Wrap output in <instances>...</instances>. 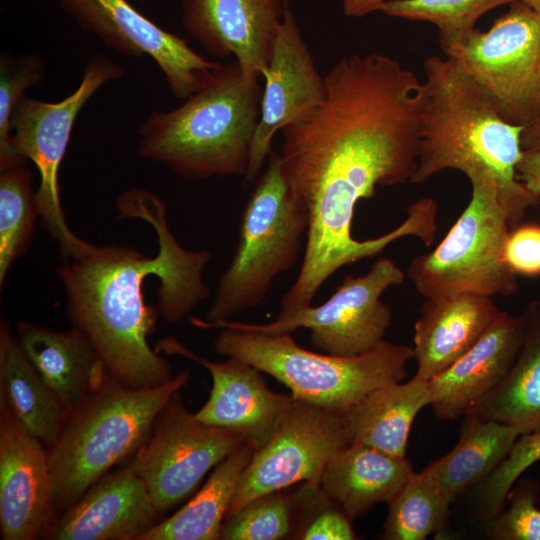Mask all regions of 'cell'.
<instances>
[{"mask_svg": "<svg viewBox=\"0 0 540 540\" xmlns=\"http://www.w3.org/2000/svg\"><path fill=\"white\" fill-rule=\"evenodd\" d=\"M324 100L282 132V169L309 226L296 280L281 312L311 305L341 267L373 257L408 236L432 232L427 213L412 206L392 231L367 240L352 235L355 207L377 186L403 184L417 168L425 83L386 55L352 53L324 76Z\"/></svg>", "mask_w": 540, "mask_h": 540, "instance_id": "cell-1", "label": "cell"}, {"mask_svg": "<svg viewBox=\"0 0 540 540\" xmlns=\"http://www.w3.org/2000/svg\"><path fill=\"white\" fill-rule=\"evenodd\" d=\"M116 208L121 219L151 225L157 254L92 244L57 273L72 327L91 342L108 376L129 388H152L173 378L170 364L149 345L157 314L176 323L209 297L202 273L212 254L183 248L169 228L166 204L146 189L123 192Z\"/></svg>", "mask_w": 540, "mask_h": 540, "instance_id": "cell-2", "label": "cell"}, {"mask_svg": "<svg viewBox=\"0 0 540 540\" xmlns=\"http://www.w3.org/2000/svg\"><path fill=\"white\" fill-rule=\"evenodd\" d=\"M427 97L422 115L414 184L448 169L490 178L497 186L510 228L518 226L540 201L519 180L523 125L505 121L496 105L471 77L448 58L423 62Z\"/></svg>", "mask_w": 540, "mask_h": 540, "instance_id": "cell-3", "label": "cell"}, {"mask_svg": "<svg viewBox=\"0 0 540 540\" xmlns=\"http://www.w3.org/2000/svg\"><path fill=\"white\" fill-rule=\"evenodd\" d=\"M260 77L236 60L220 64L182 105L147 118L139 129L140 156L185 179L244 177L260 120Z\"/></svg>", "mask_w": 540, "mask_h": 540, "instance_id": "cell-4", "label": "cell"}, {"mask_svg": "<svg viewBox=\"0 0 540 540\" xmlns=\"http://www.w3.org/2000/svg\"><path fill=\"white\" fill-rule=\"evenodd\" d=\"M182 370L165 384L126 387L108 376L103 385L67 412L47 448L55 511L64 512L115 464L134 454L160 413L189 381Z\"/></svg>", "mask_w": 540, "mask_h": 540, "instance_id": "cell-5", "label": "cell"}, {"mask_svg": "<svg viewBox=\"0 0 540 540\" xmlns=\"http://www.w3.org/2000/svg\"><path fill=\"white\" fill-rule=\"evenodd\" d=\"M218 354L267 373L297 400L345 414L371 391L402 382L413 348L383 340L356 356L321 354L300 347L290 333L222 328Z\"/></svg>", "mask_w": 540, "mask_h": 540, "instance_id": "cell-6", "label": "cell"}, {"mask_svg": "<svg viewBox=\"0 0 540 540\" xmlns=\"http://www.w3.org/2000/svg\"><path fill=\"white\" fill-rule=\"evenodd\" d=\"M308 226V212L290 191L281 155L271 152L245 205L233 258L220 276L206 321L229 320L260 305L275 278L297 262Z\"/></svg>", "mask_w": 540, "mask_h": 540, "instance_id": "cell-7", "label": "cell"}, {"mask_svg": "<svg viewBox=\"0 0 540 540\" xmlns=\"http://www.w3.org/2000/svg\"><path fill=\"white\" fill-rule=\"evenodd\" d=\"M471 199L442 241L415 257L407 271L424 298L460 293L512 296L517 275L504 259L510 225L496 184L490 178L469 179Z\"/></svg>", "mask_w": 540, "mask_h": 540, "instance_id": "cell-8", "label": "cell"}, {"mask_svg": "<svg viewBox=\"0 0 540 540\" xmlns=\"http://www.w3.org/2000/svg\"><path fill=\"white\" fill-rule=\"evenodd\" d=\"M440 45L505 121L524 126L540 115V15L527 5L513 2L488 31L473 28Z\"/></svg>", "mask_w": 540, "mask_h": 540, "instance_id": "cell-9", "label": "cell"}, {"mask_svg": "<svg viewBox=\"0 0 540 540\" xmlns=\"http://www.w3.org/2000/svg\"><path fill=\"white\" fill-rule=\"evenodd\" d=\"M122 75L119 64L104 55H94L85 66L79 86L69 96L45 102L25 95L12 114L13 148L20 158L30 160L37 168L39 217L67 261L84 254L91 243L75 235L67 224L60 199V166L81 109L100 87Z\"/></svg>", "mask_w": 540, "mask_h": 540, "instance_id": "cell-10", "label": "cell"}, {"mask_svg": "<svg viewBox=\"0 0 540 540\" xmlns=\"http://www.w3.org/2000/svg\"><path fill=\"white\" fill-rule=\"evenodd\" d=\"M405 280L402 269L391 259L376 260L360 276L347 275L329 299L319 306L308 305L280 313L266 324L222 320L208 322L196 317L189 321L198 328H230L265 334L291 333L299 328L311 331L313 346L337 356L363 354L384 340L392 320L391 307L381 300L390 287Z\"/></svg>", "mask_w": 540, "mask_h": 540, "instance_id": "cell-11", "label": "cell"}, {"mask_svg": "<svg viewBox=\"0 0 540 540\" xmlns=\"http://www.w3.org/2000/svg\"><path fill=\"white\" fill-rule=\"evenodd\" d=\"M245 442L238 432L200 421L177 392L127 467L143 480L162 513L186 499L210 469Z\"/></svg>", "mask_w": 540, "mask_h": 540, "instance_id": "cell-12", "label": "cell"}, {"mask_svg": "<svg viewBox=\"0 0 540 540\" xmlns=\"http://www.w3.org/2000/svg\"><path fill=\"white\" fill-rule=\"evenodd\" d=\"M349 444L343 414L293 398L272 436L243 470L227 516L258 496L297 482L320 489L328 462Z\"/></svg>", "mask_w": 540, "mask_h": 540, "instance_id": "cell-13", "label": "cell"}, {"mask_svg": "<svg viewBox=\"0 0 540 540\" xmlns=\"http://www.w3.org/2000/svg\"><path fill=\"white\" fill-rule=\"evenodd\" d=\"M79 26L127 56H149L160 68L171 93L186 99L198 91L220 63L197 53L188 41L166 31L127 0H59Z\"/></svg>", "mask_w": 540, "mask_h": 540, "instance_id": "cell-14", "label": "cell"}, {"mask_svg": "<svg viewBox=\"0 0 540 540\" xmlns=\"http://www.w3.org/2000/svg\"><path fill=\"white\" fill-rule=\"evenodd\" d=\"M263 78L260 120L244 176L247 184L256 179L272 152L274 135L311 111L326 96L324 76L318 72L302 37L290 0H285L283 18Z\"/></svg>", "mask_w": 540, "mask_h": 540, "instance_id": "cell-15", "label": "cell"}, {"mask_svg": "<svg viewBox=\"0 0 540 540\" xmlns=\"http://www.w3.org/2000/svg\"><path fill=\"white\" fill-rule=\"evenodd\" d=\"M156 351L179 355L206 368L212 378L210 396L196 417L208 425L242 434L255 450L272 436L293 397L270 390L257 368L234 358L225 362L205 359L175 337L160 340Z\"/></svg>", "mask_w": 540, "mask_h": 540, "instance_id": "cell-16", "label": "cell"}, {"mask_svg": "<svg viewBox=\"0 0 540 540\" xmlns=\"http://www.w3.org/2000/svg\"><path fill=\"white\" fill-rule=\"evenodd\" d=\"M0 406V530L3 540H31L51 522L54 486L48 450Z\"/></svg>", "mask_w": 540, "mask_h": 540, "instance_id": "cell-17", "label": "cell"}, {"mask_svg": "<svg viewBox=\"0 0 540 540\" xmlns=\"http://www.w3.org/2000/svg\"><path fill=\"white\" fill-rule=\"evenodd\" d=\"M182 23L218 58L233 55L263 77L283 18L285 0H180Z\"/></svg>", "mask_w": 540, "mask_h": 540, "instance_id": "cell-18", "label": "cell"}, {"mask_svg": "<svg viewBox=\"0 0 540 540\" xmlns=\"http://www.w3.org/2000/svg\"><path fill=\"white\" fill-rule=\"evenodd\" d=\"M158 514L143 480L126 467L102 477L41 535L52 540H138Z\"/></svg>", "mask_w": 540, "mask_h": 540, "instance_id": "cell-19", "label": "cell"}, {"mask_svg": "<svg viewBox=\"0 0 540 540\" xmlns=\"http://www.w3.org/2000/svg\"><path fill=\"white\" fill-rule=\"evenodd\" d=\"M524 322L520 315L500 311L478 341L442 373L429 380L430 406L435 416H464L506 376L521 347Z\"/></svg>", "mask_w": 540, "mask_h": 540, "instance_id": "cell-20", "label": "cell"}, {"mask_svg": "<svg viewBox=\"0 0 540 540\" xmlns=\"http://www.w3.org/2000/svg\"><path fill=\"white\" fill-rule=\"evenodd\" d=\"M492 297L460 293L425 298L414 324L416 375L431 380L466 353L500 313Z\"/></svg>", "mask_w": 540, "mask_h": 540, "instance_id": "cell-21", "label": "cell"}, {"mask_svg": "<svg viewBox=\"0 0 540 540\" xmlns=\"http://www.w3.org/2000/svg\"><path fill=\"white\" fill-rule=\"evenodd\" d=\"M17 339L38 375L67 412L99 389L108 378L95 348L74 327L59 332L20 322Z\"/></svg>", "mask_w": 540, "mask_h": 540, "instance_id": "cell-22", "label": "cell"}, {"mask_svg": "<svg viewBox=\"0 0 540 540\" xmlns=\"http://www.w3.org/2000/svg\"><path fill=\"white\" fill-rule=\"evenodd\" d=\"M412 473L406 457L349 444L328 462L320 489L353 520L376 504L389 503Z\"/></svg>", "mask_w": 540, "mask_h": 540, "instance_id": "cell-23", "label": "cell"}, {"mask_svg": "<svg viewBox=\"0 0 540 540\" xmlns=\"http://www.w3.org/2000/svg\"><path fill=\"white\" fill-rule=\"evenodd\" d=\"M430 402L429 381L416 374L405 383L371 391L343 414L350 444L406 457L412 424Z\"/></svg>", "mask_w": 540, "mask_h": 540, "instance_id": "cell-24", "label": "cell"}, {"mask_svg": "<svg viewBox=\"0 0 540 540\" xmlns=\"http://www.w3.org/2000/svg\"><path fill=\"white\" fill-rule=\"evenodd\" d=\"M521 316L523 341L511 368L465 414L506 424L520 435L540 430V300L528 302Z\"/></svg>", "mask_w": 540, "mask_h": 540, "instance_id": "cell-25", "label": "cell"}, {"mask_svg": "<svg viewBox=\"0 0 540 540\" xmlns=\"http://www.w3.org/2000/svg\"><path fill=\"white\" fill-rule=\"evenodd\" d=\"M0 406L47 448L56 440L67 415L5 322L0 327Z\"/></svg>", "mask_w": 540, "mask_h": 540, "instance_id": "cell-26", "label": "cell"}, {"mask_svg": "<svg viewBox=\"0 0 540 540\" xmlns=\"http://www.w3.org/2000/svg\"><path fill=\"white\" fill-rule=\"evenodd\" d=\"M255 449L245 442L219 463L204 486L165 520L155 523L138 540H216L243 470Z\"/></svg>", "mask_w": 540, "mask_h": 540, "instance_id": "cell-27", "label": "cell"}, {"mask_svg": "<svg viewBox=\"0 0 540 540\" xmlns=\"http://www.w3.org/2000/svg\"><path fill=\"white\" fill-rule=\"evenodd\" d=\"M519 436L517 429L506 424L465 415L455 447L429 464L446 499L452 503L467 488L485 480Z\"/></svg>", "mask_w": 540, "mask_h": 540, "instance_id": "cell-28", "label": "cell"}, {"mask_svg": "<svg viewBox=\"0 0 540 540\" xmlns=\"http://www.w3.org/2000/svg\"><path fill=\"white\" fill-rule=\"evenodd\" d=\"M388 505L383 539L425 540L444 530L451 503L428 465L413 472Z\"/></svg>", "mask_w": 540, "mask_h": 540, "instance_id": "cell-29", "label": "cell"}, {"mask_svg": "<svg viewBox=\"0 0 540 540\" xmlns=\"http://www.w3.org/2000/svg\"><path fill=\"white\" fill-rule=\"evenodd\" d=\"M39 216L32 170L20 163L0 170V287L28 249Z\"/></svg>", "mask_w": 540, "mask_h": 540, "instance_id": "cell-30", "label": "cell"}, {"mask_svg": "<svg viewBox=\"0 0 540 540\" xmlns=\"http://www.w3.org/2000/svg\"><path fill=\"white\" fill-rule=\"evenodd\" d=\"M518 0H387L381 12L392 17L433 23L440 41L450 40L473 28L486 12Z\"/></svg>", "mask_w": 540, "mask_h": 540, "instance_id": "cell-31", "label": "cell"}, {"mask_svg": "<svg viewBox=\"0 0 540 540\" xmlns=\"http://www.w3.org/2000/svg\"><path fill=\"white\" fill-rule=\"evenodd\" d=\"M45 77L44 60L36 54L0 57V170L24 163L12 145L11 118L25 91Z\"/></svg>", "mask_w": 540, "mask_h": 540, "instance_id": "cell-32", "label": "cell"}, {"mask_svg": "<svg viewBox=\"0 0 540 540\" xmlns=\"http://www.w3.org/2000/svg\"><path fill=\"white\" fill-rule=\"evenodd\" d=\"M290 530V504L279 490L258 496L228 515L220 539L277 540L285 538Z\"/></svg>", "mask_w": 540, "mask_h": 540, "instance_id": "cell-33", "label": "cell"}, {"mask_svg": "<svg viewBox=\"0 0 540 540\" xmlns=\"http://www.w3.org/2000/svg\"><path fill=\"white\" fill-rule=\"evenodd\" d=\"M539 460L540 430L521 434L503 462L475 486V504L482 521H489L504 508L518 478Z\"/></svg>", "mask_w": 540, "mask_h": 540, "instance_id": "cell-34", "label": "cell"}, {"mask_svg": "<svg viewBox=\"0 0 540 540\" xmlns=\"http://www.w3.org/2000/svg\"><path fill=\"white\" fill-rule=\"evenodd\" d=\"M539 491V484L531 479L511 489L506 500L509 506L485 522L488 536L496 540H540Z\"/></svg>", "mask_w": 540, "mask_h": 540, "instance_id": "cell-35", "label": "cell"}, {"mask_svg": "<svg viewBox=\"0 0 540 540\" xmlns=\"http://www.w3.org/2000/svg\"><path fill=\"white\" fill-rule=\"evenodd\" d=\"M504 259L517 276H540V224H519L510 229Z\"/></svg>", "mask_w": 540, "mask_h": 540, "instance_id": "cell-36", "label": "cell"}, {"mask_svg": "<svg viewBox=\"0 0 540 540\" xmlns=\"http://www.w3.org/2000/svg\"><path fill=\"white\" fill-rule=\"evenodd\" d=\"M351 521L334 503L317 511L299 534L305 540H353Z\"/></svg>", "mask_w": 540, "mask_h": 540, "instance_id": "cell-37", "label": "cell"}, {"mask_svg": "<svg viewBox=\"0 0 540 540\" xmlns=\"http://www.w3.org/2000/svg\"><path fill=\"white\" fill-rule=\"evenodd\" d=\"M519 180L540 201V151L523 150L517 164Z\"/></svg>", "mask_w": 540, "mask_h": 540, "instance_id": "cell-38", "label": "cell"}, {"mask_svg": "<svg viewBox=\"0 0 540 540\" xmlns=\"http://www.w3.org/2000/svg\"><path fill=\"white\" fill-rule=\"evenodd\" d=\"M387 0H341L342 9L348 17H363L380 11Z\"/></svg>", "mask_w": 540, "mask_h": 540, "instance_id": "cell-39", "label": "cell"}, {"mask_svg": "<svg viewBox=\"0 0 540 540\" xmlns=\"http://www.w3.org/2000/svg\"><path fill=\"white\" fill-rule=\"evenodd\" d=\"M521 145L526 151H540V115L524 126Z\"/></svg>", "mask_w": 540, "mask_h": 540, "instance_id": "cell-40", "label": "cell"}, {"mask_svg": "<svg viewBox=\"0 0 540 540\" xmlns=\"http://www.w3.org/2000/svg\"><path fill=\"white\" fill-rule=\"evenodd\" d=\"M540 15V0H518Z\"/></svg>", "mask_w": 540, "mask_h": 540, "instance_id": "cell-41", "label": "cell"}]
</instances>
